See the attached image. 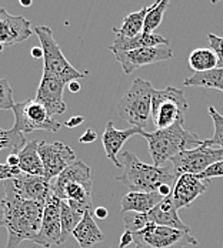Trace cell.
Listing matches in <instances>:
<instances>
[{
    "label": "cell",
    "instance_id": "obj_33",
    "mask_svg": "<svg viewBox=\"0 0 223 248\" xmlns=\"http://www.w3.org/2000/svg\"><path fill=\"white\" fill-rule=\"evenodd\" d=\"M207 42L210 45V49L215 51V54L218 57V67H223V37L216 36L213 33H209Z\"/></svg>",
    "mask_w": 223,
    "mask_h": 248
},
{
    "label": "cell",
    "instance_id": "obj_28",
    "mask_svg": "<svg viewBox=\"0 0 223 248\" xmlns=\"http://www.w3.org/2000/svg\"><path fill=\"white\" fill-rule=\"evenodd\" d=\"M83 214L74 211L73 208L62 200V208H60V224H62V237L63 241L68 240V237L74 231V228L82 221Z\"/></svg>",
    "mask_w": 223,
    "mask_h": 248
},
{
    "label": "cell",
    "instance_id": "obj_23",
    "mask_svg": "<svg viewBox=\"0 0 223 248\" xmlns=\"http://www.w3.org/2000/svg\"><path fill=\"white\" fill-rule=\"evenodd\" d=\"M0 10H1V16H3V19L6 22V26L9 29L13 45L26 42L34 33V30L32 29L30 20H27L26 17H23V16H13V15L7 13L6 9H0Z\"/></svg>",
    "mask_w": 223,
    "mask_h": 248
},
{
    "label": "cell",
    "instance_id": "obj_7",
    "mask_svg": "<svg viewBox=\"0 0 223 248\" xmlns=\"http://www.w3.org/2000/svg\"><path fill=\"white\" fill-rule=\"evenodd\" d=\"M189 103L185 92L168 86L163 90H154L152 99V122L156 130L168 128L176 123H185V114Z\"/></svg>",
    "mask_w": 223,
    "mask_h": 248
},
{
    "label": "cell",
    "instance_id": "obj_10",
    "mask_svg": "<svg viewBox=\"0 0 223 248\" xmlns=\"http://www.w3.org/2000/svg\"><path fill=\"white\" fill-rule=\"evenodd\" d=\"M223 158V149L221 147H210L206 146L202 140L199 147L185 150L174 155L171 160L173 167L174 175L179 177L182 174H196L200 175L206 171L212 164Z\"/></svg>",
    "mask_w": 223,
    "mask_h": 248
},
{
    "label": "cell",
    "instance_id": "obj_16",
    "mask_svg": "<svg viewBox=\"0 0 223 248\" xmlns=\"http://www.w3.org/2000/svg\"><path fill=\"white\" fill-rule=\"evenodd\" d=\"M145 131V128L142 127H130L127 130H118L112 122L106 124L103 137H102V144L104 149L106 157L119 169H122L120 160H119V154L122 153L120 150L123 147V144L127 141V139H130L135 134H140Z\"/></svg>",
    "mask_w": 223,
    "mask_h": 248
},
{
    "label": "cell",
    "instance_id": "obj_13",
    "mask_svg": "<svg viewBox=\"0 0 223 248\" xmlns=\"http://www.w3.org/2000/svg\"><path fill=\"white\" fill-rule=\"evenodd\" d=\"M113 54L116 60L120 63L124 75H130L143 66L171 60L173 57V51L169 46L142 47V49L129 50V51H118Z\"/></svg>",
    "mask_w": 223,
    "mask_h": 248
},
{
    "label": "cell",
    "instance_id": "obj_11",
    "mask_svg": "<svg viewBox=\"0 0 223 248\" xmlns=\"http://www.w3.org/2000/svg\"><path fill=\"white\" fill-rule=\"evenodd\" d=\"M39 154L43 163L45 178L53 181L63 170H66L72 163L76 161L74 150L62 141H45L39 143Z\"/></svg>",
    "mask_w": 223,
    "mask_h": 248
},
{
    "label": "cell",
    "instance_id": "obj_41",
    "mask_svg": "<svg viewBox=\"0 0 223 248\" xmlns=\"http://www.w3.org/2000/svg\"><path fill=\"white\" fill-rule=\"evenodd\" d=\"M68 89L70 90V93H77L80 92V84H79V80H73L68 84Z\"/></svg>",
    "mask_w": 223,
    "mask_h": 248
},
{
    "label": "cell",
    "instance_id": "obj_38",
    "mask_svg": "<svg viewBox=\"0 0 223 248\" xmlns=\"http://www.w3.org/2000/svg\"><path fill=\"white\" fill-rule=\"evenodd\" d=\"M83 122H85V117H83V116H73V117L69 119L66 123H63V125L68 127V128H74V127L80 125Z\"/></svg>",
    "mask_w": 223,
    "mask_h": 248
},
{
    "label": "cell",
    "instance_id": "obj_25",
    "mask_svg": "<svg viewBox=\"0 0 223 248\" xmlns=\"http://www.w3.org/2000/svg\"><path fill=\"white\" fill-rule=\"evenodd\" d=\"M149 7H143L137 12H132L129 13L123 19V23L120 27H115L113 31L116 33V36L119 37H135L137 34H140L143 31V26H145V17L148 15Z\"/></svg>",
    "mask_w": 223,
    "mask_h": 248
},
{
    "label": "cell",
    "instance_id": "obj_29",
    "mask_svg": "<svg viewBox=\"0 0 223 248\" xmlns=\"http://www.w3.org/2000/svg\"><path fill=\"white\" fill-rule=\"evenodd\" d=\"M207 111H209V116L213 120L215 133H213L212 139L203 140V143L206 146H210V147H221V149H223V116L213 106H210Z\"/></svg>",
    "mask_w": 223,
    "mask_h": 248
},
{
    "label": "cell",
    "instance_id": "obj_32",
    "mask_svg": "<svg viewBox=\"0 0 223 248\" xmlns=\"http://www.w3.org/2000/svg\"><path fill=\"white\" fill-rule=\"evenodd\" d=\"M19 143H20V139H19V134L16 131H13L12 128L10 130H3L0 127V150H15L19 147Z\"/></svg>",
    "mask_w": 223,
    "mask_h": 248
},
{
    "label": "cell",
    "instance_id": "obj_19",
    "mask_svg": "<svg viewBox=\"0 0 223 248\" xmlns=\"http://www.w3.org/2000/svg\"><path fill=\"white\" fill-rule=\"evenodd\" d=\"M169 45H171L169 39H166L162 34L142 31L140 34L130 39L116 36L113 45L109 47V50L112 53H118V51H129V50L142 49V47H156V46H169Z\"/></svg>",
    "mask_w": 223,
    "mask_h": 248
},
{
    "label": "cell",
    "instance_id": "obj_31",
    "mask_svg": "<svg viewBox=\"0 0 223 248\" xmlns=\"http://www.w3.org/2000/svg\"><path fill=\"white\" fill-rule=\"evenodd\" d=\"M16 103L13 101V90L7 78H0V110H13Z\"/></svg>",
    "mask_w": 223,
    "mask_h": 248
},
{
    "label": "cell",
    "instance_id": "obj_46",
    "mask_svg": "<svg viewBox=\"0 0 223 248\" xmlns=\"http://www.w3.org/2000/svg\"><path fill=\"white\" fill-rule=\"evenodd\" d=\"M0 224H1V214H0Z\"/></svg>",
    "mask_w": 223,
    "mask_h": 248
},
{
    "label": "cell",
    "instance_id": "obj_45",
    "mask_svg": "<svg viewBox=\"0 0 223 248\" xmlns=\"http://www.w3.org/2000/svg\"><path fill=\"white\" fill-rule=\"evenodd\" d=\"M3 50H4V46H3V45H0V53H1Z\"/></svg>",
    "mask_w": 223,
    "mask_h": 248
},
{
    "label": "cell",
    "instance_id": "obj_2",
    "mask_svg": "<svg viewBox=\"0 0 223 248\" xmlns=\"http://www.w3.org/2000/svg\"><path fill=\"white\" fill-rule=\"evenodd\" d=\"M119 160L122 164V173L116 177V180L123 183L130 191L154 193L163 184L173 187L176 183L177 177L174 175L171 161L163 167L150 166L140 161L130 150L122 151L119 154Z\"/></svg>",
    "mask_w": 223,
    "mask_h": 248
},
{
    "label": "cell",
    "instance_id": "obj_39",
    "mask_svg": "<svg viewBox=\"0 0 223 248\" xmlns=\"http://www.w3.org/2000/svg\"><path fill=\"white\" fill-rule=\"evenodd\" d=\"M6 164L10 167H16L19 169V154L17 153H10L6 158Z\"/></svg>",
    "mask_w": 223,
    "mask_h": 248
},
{
    "label": "cell",
    "instance_id": "obj_34",
    "mask_svg": "<svg viewBox=\"0 0 223 248\" xmlns=\"http://www.w3.org/2000/svg\"><path fill=\"white\" fill-rule=\"evenodd\" d=\"M202 180H210V178H216V177H223V158L216 161L215 164H212L206 171L199 175Z\"/></svg>",
    "mask_w": 223,
    "mask_h": 248
},
{
    "label": "cell",
    "instance_id": "obj_36",
    "mask_svg": "<svg viewBox=\"0 0 223 248\" xmlns=\"http://www.w3.org/2000/svg\"><path fill=\"white\" fill-rule=\"evenodd\" d=\"M96 139H98L96 131H93L92 128H87V130L80 136L79 141H80V143H83V144H89V143H93Z\"/></svg>",
    "mask_w": 223,
    "mask_h": 248
},
{
    "label": "cell",
    "instance_id": "obj_27",
    "mask_svg": "<svg viewBox=\"0 0 223 248\" xmlns=\"http://www.w3.org/2000/svg\"><path fill=\"white\" fill-rule=\"evenodd\" d=\"M171 0H156L152 6H149L148 15L145 17V26L143 31L145 33H154V30L160 26L165 12L169 6Z\"/></svg>",
    "mask_w": 223,
    "mask_h": 248
},
{
    "label": "cell",
    "instance_id": "obj_6",
    "mask_svg": "<svg viewBox=\"0 0 223 248\" xmlns=\"http://www.w3.org/2000/svg\"><path fill=\"white\" fill-rule=\"evenodd\" d=\"M34 33L43 50V73L57 77L59 80L69 84L73 80H80L87 76V72L74 69L70 62L65 57L59 45L54 40L53 30L48 26H36Z\"/></svg>",
    "mask_w": 223,
    "mask_h": 248
},
{
    "label": "cell",
    "instance_id": "obj_1",
    "mask_svg": "<svg viewBox=\"0 0 223 248\" xmlns=\"http://www.w3.org/2000/svg\"><path fill=\"white\" fill-rule=\"evenodd\" d=\"M3 183L4 197L0 201V214L1 224L7 230V244L4 248H19L23 241H32L39 234L45 204L23 199L13 178Z\"/></svg>",
    "mask_w": 223,
    "mask_h": 248
},
{
    "label": "cell",
    "instance_id": "obj_35",
    "mask_svg": "<svg viewBox=\"0 0 223 248\" xmlns=\"http://www.w3.org/2000/svg\"><path fill=\"white\" fill-rule=\"evenodd\" d=\"M22 171L20 169L16 167H10L7 164H0V181H6V180H12L17 175H20Z\"/></svg>",
    "mask_w": 223,
    "mask_h": 248
},
{
    "label": "cell",
    "instance_id": "obj_5",
    "mask_svg": "<svg viewBox=\"0 0 223 248\" xmlns=\"http://www.w3.org/2000/svg\"><path fill=\"white\" fill-rule=\"evenodd\" d=\"M152 83L143 78H135L130 89L118 103L119 117L132 127L145 128L152 119V99L154 93Z\"/></svg>",
    "mask_w": 223,
    "mask_h": 248
},
{
    "label": "cell",
    "instance_id": "obj_15",
    "mask_svg": "<svg viewBox=\"0 0 223 248\" xmlns=\"http://www.w3.org/2000/svg\"><path fill=\"white\" fill-rule=\"evenodd\" d=\"M209 180H202L196 174H182L176 178L172 199L177 210L190 205L207 188Z\"/></svg>",
    "mask_w": 223,
    "mask_h": 248
},
{
    "label": "cell",
    "instance_id": "obj_9",
    "mask_svg": "<svg viewBox=\"0 0 223 248\" xmlns=\"http://www.w3.org/2000/svg\"><path fill=\"white\" fill-rule=\"evenodd\" d=\"M12 111L15 114V125L12 128L23 134L33 133L37 130L57 133L63 125L62 123L53 120L46 107L36 99L16 103Z\"/></svg>",
    "mask_w": 223,
    "mask_h": 248
},
{
    "label": "cell",
    "instance_id": "obj_4",
    "mask_svg": "<svg viewBox=\"0 0 223 248\" xmlns=\"http://www.w3.org/2000/svg\"><path fill=\"white\" fill-rule=\"evenodd\" d=\"M142 136L148 141L149 153L153 160V166L156 167H163L179 153L202 144V140L195 133L185 130L183 123H176L168 128L150 133L143 131Z\"/></svg>",
    "mask_w": 223,
    "mask_h": 248
},
{
    "label": "cell",
    "instance_id": "obj_30",
    "mask_svg": "<svg viewBox=\"0 0 223 248\" xmlns=\"http://www.w3.org/2000/svg\"><path fill=\"white\" fill-rule=\"evenodd\" d=\"M123 223L124 231H130V232H137L143 228H146L150 223L148 213H135V211H129L123 213Z\"/></svg>",
    "mask_w": 223,
    "mask_h": 248
},
{
    "label": "cell",
    "instance_id": "obj_24",
    "mask_svg": "<svg viewBox=\"0 0 223 248\" xmlns=\"http://www.w3.org/2000/svg\"><path fill=\"white\" fill-rule=\"evenodd\" d=\"M183 84L189 87H205L223 92V67H216L205 73H195L185 78Z\"/></svg>",
    "mask_w": 223,
    "mask_h": 248
},
{
    "label": "cell",
    "instance_id": "obj_18",
    "mask_svg": "<svg viewBox=\"0 0 223 248\" xmlns=\"http://www.w3.org/2000/svg\"><path fill=\"white\" fill-rule=\"evenodd\" d=\"M177 208L174 205L172 194L165 197L154 208H152L148 213L150 223L163 227H172L177 230H190L186 224L183 223L177 214Z\"/></svg>",
    "mask_w": 223,
    "mask_h": 248
},
{
    "label": "cell",
    "instance_id": "obj_37",
    "mask_svg": "<svg viewBox=\"0 0 223 248\" xmlns=\"http://www.w3.org/2000/svg\"><path fill=\"white\" fill-rule=\"evenodd\" d=\"M130 244H133V232H130V231H124L123 235L120 237V244H119V248L129 247Z\"/></svg>",
    "mask_w": 223,
    "mask_h": 248
},
{
    "label": "cell",
    "instance_id": "obj_12",
    "mask_svg": "<svg viewBox=\"0 0 223 248\" xmlns=\"http://www.w3.org/2000/svg\"><path fill=\"white\" fill-rule=\"evenodd\" d=\"M60 208H62V200L56 197L54 194H51L50 199L45 204L40 231L32 240V243L39 244L43 248H50L51 246H62L65 243L63 237H62Z\"/></svg>",
    "mask_w": 223,
    "mask_h": 248
},
{
    "label": "cell",
    "instance_id": "obj_40",
    "mask_svg": "<svg viewBox=\"0 0 223 248\" xmlns=\"http://www.w3.org/2000/svg\"><path fill=\"white\" fill-rule=\"evenodd\" d=\"M107 216H109V211L104 207H98L95 210V218H98V220H104V218H107Z\"/></svg>",
    "mask_w": 223,
    "mask_h": 248
},
{
    "label": "cell",
    "instance_id": "obj_14",
    "mask_svg": "<svg viewBox=\"0 0 223 248\" xmlns=\"http://www.w3.org/2000/svg\"><path fill=\"white\" fill-rule=\"evenodd\" d=\"M68 84L62 80H59L57 77L51 75H46L43 73L39 89H37V94H36V100L40 101L48 113L50 114V117L53 116H60L66 111V103L63 100V92L65 87Z\"/></svg>",
    "mask_w": 223,
    "mask_h": 248
},
{
    "label": "cell",
    "instance_id": "obj_20",
    "mask_svg": "<svg viewBox=\"0 0 223 248\" xmlns=\"http://www.w3.org/2000/svg\"><path fill=\"white\" fill-rule=\"evenodd\" d=\"M74 240L80 248H92L93 246L104 241V235L95 221L92 211H86L82 217V221L72 232Z\"/></svg>",
    "mask_w": 223,
    "mask_h": 248
},
{
    "label": "cell",
    "instance_id": "obj_8",
    "mask_svg": "<svg viewBox=\"0 0 223 248\" xmlns=\"http://www.w3.org/2000/svg\"><path fill=\"white\" fill-rule=\"evenodd\" d=\"M133 244L135 248H185L198 246V240L190 230L149 224L146 228L133 232Z\"/></svg>",
    "mask_w": 223,
    "mask_h": 248
},
{
    "label": "cell",
    "instance_id": "obj_22",
    "mask_svg": "<svg viewBox=\"0 0 223 248\" xmlns=\"http://www.w3.org/2000/svg\"><path fill=\"white\" fill-rule=\"evenodd\" d=\"M39 140H27L19 154V169L23 174L45 177L43 163L39 154Z\"/></svg>",
    "mask_w": 223,
    "mask_h": 248
},
{
    "label": "cell",
    "instance_id": "obj_42",
    "mask_svg": "<svg viewBox=\"0 0 223 248\" xmlns=\"http://www.w3.org/2000/svg\"><path fill=\"white\" fill-rule=\"evenodd\" d=\"M30 54L34 59H42L43 60V50H42V47H33L30 50Z\"/></svg>",
    "mask_w": 223,
    "mask_h": 248
},
{
    "label": "cell",
    "instance_id": "obj_43",
    "mask_svg": "<svg viewBox=\"0 0 223 248\" xmlns=\"http://www.w3.org/2000/svg\"><path fill=\"white\" fill-rule=\"evenodd\" d=\"M19 3H20V6H23V7H30V6L33 4V0H19Z\"/></svg>",
    "mask_w": 223,
    "mask_h": 248
},
{
    "label": "cell",
    "instance_id": "obj_21",
    "mask_svg": "<svg viewBox=\"0 0 223 248\" xmlns=\"http://www.w3.org/2000/svg\"><path fill=\"white\" fill-rule=\"evenodd\" d=\"M163 197L154 191V193H143V191H129L124 194L120 201L122 213H149L152 208H154Z\"/></svg>",
    "mask_w": 223,
    "mask_h": 248
},
{
    "label": "cell",
    "instance_id": "obj_26",
    "mask_svg": "<svg viewBox=\"0 0 223 248\" xmlns=\"http://www.w3.org/2000/svg\"><path fill=\"white\" fill-rule=\"evenodd\" d=\"M189 67L195 73H205L218 67V57L212 49H195L189 54Z\"/></svg>",
    "mask_w": 223,
    "mask_h": 248
},
{
    "label": "cell",
    "instance_id": "obj_44",
    "mask_svg": "<svg viewBox=\"0 0 223 248\" xmlns=\"http://www.w3.org/2000/svg\"><path fill=\"white\" fill-rule=\"evenodd\" d=\"M219 1H223V0H210L212 4H216V3H219Z\"/></svg>",
    "mask_w": 223,
    "mask_h": 248
},
{
    "label": "cell",
    "instance_id": "obj_3",
    "mask_svg": "<svg viewBox=\"0 0 223 248\" xmlns=\"http://www.w3.org/2000/svg\"><path fill=\"white\" fill-rule=\"evenodd\" d=\"M92 170L82 160H76L53 181L51 191L56 197L66 201L74 211L85 214L93 210L92 200Z\"/></svg>",
    "mask_w": 223,
    "mask_h": 248
},
{
    "label": "cell",
    "instance_id": "obj_17",
    "mask_svg": "<svg viewBox=\"0 0 223 248\" xmlns=\"http://www.w3.org/2000/svg\"><path fill=\"white\" fill-rule=\"evenodd\" d=\"M13 183L19 194L26 200H33L46 204V201L53 194L51 181L42 175H30V174L22 173L13 178Z\"/></svg>",
    "mask_w": 223,
    "mask_h": 248
}]
</instances>
